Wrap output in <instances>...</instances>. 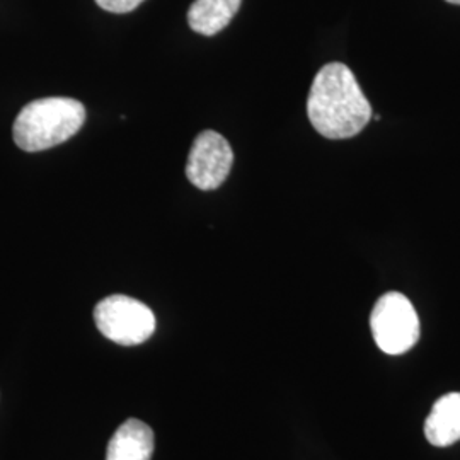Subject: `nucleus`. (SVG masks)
Wrapping results in <instances>:
<instances>
[{"mask_svg":"<svg viewBox=\"0 0 460 460\" xmlns=\"http://www.w3.org/2000/svg\"><path fill=\"white\" fill-rule=\"evenodd\" d=\"M307 115L314 128L331 140L351 138L372 118V106L353 72L340 62L323 66L307 99Z\"/></svg>","mask_w":460,"mask_h":460,"instance_id":"obj_1","label":"nucleus"},{"mask_svg":"<svg viewBox=\"0 0 460 460\" xmlns=\"http://www.w3.org/2000/svg\"><path fill=\"white\" fill-rule=\"evenodd\" d=\"M84 121L85 108L77 99H36L17 115L14 142L24 152L57 147L79 132Z\"/></svg>","mask_w":460,"mask_h":460,"instance_id":"obj_2","label":"nucleus"},{"mask_svg":"<svg viewBox=\"0 0 460 460\" xmlns=\"http://www.w3.org/2000/svg\"><path fill=\"white\" fill-rule=\"evenodd\" d=\"M376 345L387 355H402L418 343L421 326L411 300L399 292L380 296L370 315Z\"/></svg>","mask_w":460,"mask_h":460,"instance_id":"obj_3","label":"nucleus"},{"mask_svg":"<svg viewBox=\"0 0 460 460\" xmlns=\"http://www.w3.org/2000/svg\"><path fill=\"white\" fill-rule=\"evenodd\" d=\"M99 332L116 345L137 346L155 331V315L144 302L127 296L102 298L94 309Z\"/></svg>","mask_w":460,"mask_h":460,"instance_id":"obj_4","label":"nucleus"},{"mask_svg":"<svg viewBox=\"0 0 460 460\" xmlns=\"http://www.w3.org/2000/svg\"><path fill=\"white\" fill-rule=\"evenodd\" d=\"M234 152L229 142L214 130L199 133L188 155L186 178L198 190H217L229 178Z\"/></svg>","mask_w":460,"mask_h":460,"instance_id":"obj_5","label":"nucleus"},{"mask_svg":"<svg viewBox=\"0 0 460 460\" xmlns=\"http://www.w3.org/2000/svg\"><path fill=\"white\" fill-rule=\"evenodd\" d=\"M154 445L152 428L137 418H130L116 429L110 440L106 460H150Z\"/></svg>","mask_w":460,"mask_h":460,"instance_id":"obj_6","label":"nucleus"},{"mask_svg":"<svg viewBox=\"0 0 460 460\" xmlns=\"http://www.w3.org/2000/svg\"><path fill=\"white\" fill-rule=\"evenodd\" d=\"M425 437L433 447H450L460 440V393L445 394L433 404L425 421Z\"/></svg>","mask_w":460,"mask_h":460,"instance_id":"obj_7","label":"nucleus"},{"mask_svg":"<svg viewBox=\"0 0 460 460\" xmlns=\"http://www.w3.org/2000/svg\"><path fill=\"white\" fill-rule=\"evenodd\" d=\"M243 0H195L188 11V24L198 34L214 36L226 30Z\"/></svg>","mask_w":460,"mask_h":460,"instance_id":"obj_8","label":"nucleus"},{"mask_svg":"<svg viewBox=\"0 0 460 460\" xmlns=\"http://www.w3.org/2000/svg\"><path fill=\"white\" fill-rule=\"evenodd\" d=\"M144 0H96L101 9L115 14H127L130 11H135Z\"/></svg>","mask_w":460,"mask_h":460,"instance_id":"obj_9","label":"nucleus"},{"mask_svg":"<svg viewBox=\"0 0 460 460\" xmlns=\"http://www.w3.org/2000/svg\"><path fill=\"white\" fill-rule=\"evenodd\" d=\"M448 4H456V5H460V0H447Z\"/></svg>","mask_w":460,"mask_h":460,"instance_id":"obj_10","label":"nucleus"}]
</instances>
